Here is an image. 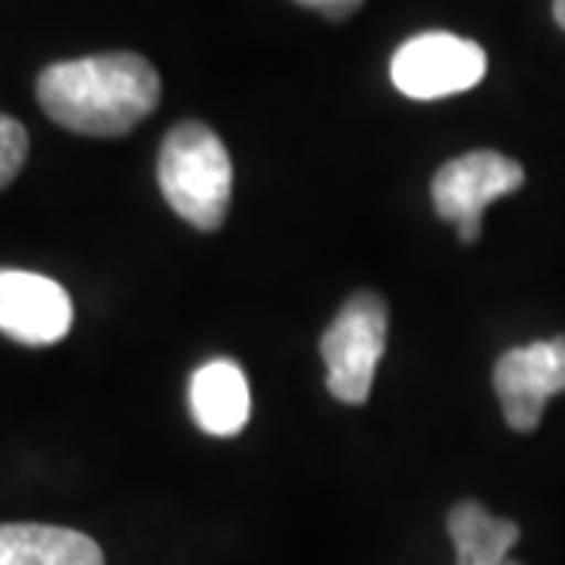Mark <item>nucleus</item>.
Here are the masks:
<instances>
[{
	"label": "nucleus",
	"mask_w": 565,
	"mask_h": 565,
	"mask_svg": "<svg viewBox=\"0 0 565 565\" xmlns=\"http://www.w3.org/2000/svg\"><path fill=\"white\" fill-rule=\"evenodd\" d=\"M35 92L41 110L63 129L117 139L154 114L161 76L139 54H95L47 66Z\"/></svg>",
	"instance_id": "nucleus-1"
},
{
	"label": "nucleus",
	"mask_w": 565,
	"mask_h": 565,
	"mask_svg": "<svg viewBox=\"0 0 565 565\" xmlns=\"http://www.w3.org/2000/svg\"><path fill=\"white\" fill-rule=\"evenodd\" d=\"M158 182L167 204L202 233L221 230L233 199V161L221 136L199 120L167 132L158 158Z\"/></svg>",
	"instance_id": "nucleus-2"
},
{
	"label": "nucleus",
	"mask_w": 565,
	"mask_h": 565,
	"mask_svg": "<svg viewBox=\"0 0 565 565\" xmlns=\"http://www.w3.org/2000/svg\"><path fill=\"white\" fill-rule=\"evenodd\" d=\"M386 349V302L377 292L349 296L323 330L321 355L327 390L345 405H364Z\"/></svg>",
	"instance_id": "nucleus-3"
},
{
	"label": "nucleus",
	"mask_w": 565,
	"mask_h": 565,
	"mask_svg": "<svg viewBox=\"0 0 565 565\" xmlns=\"http://www.w3.org/2000/svg\"><path fill=\"white\" fill-rule=\"evenodd\" d=\"M522 182H525L522 163L505 158L500 151L478 148L437 170V177L430 182V199L446 223H456L459 239L475 243L484 233L481 221H484L487 204L512 195L515 189H522Z\"/></svg>",
	"instance_id": "nucleus-4"
},
{
	"label": "nucleus",
	"mask_w": 565,
	"mask_h": 565,
	"mask_svg": "<svg viewBox=\"0 0 565 565\" xmlns=\"http://www.w3.org/2000/svg\"><path fill=\"white\" fill-rule=\"evenodd\" d=\"M487 54L478 41L459 39L452 32H424L393 54L390 76L405 98L437 102L475 88L484 79Z\"/></svg>",
	"instance_id": "nucleus-5"
},
{
	"label": "nucleus",
	"mask_w": 565,
	"mask_h": 565,
	"mask_svg": "<svg viewBox=\"0 0 565 565\" xmlns=\"http://www.w3.org/2000/svg\"><path fill=\"white\" fill-rule=\"evenodd\" d=\"M493 390L512 430H537L546 399L565 390V333L503 352L493 367Z\"/></svg>",
	"instance_id": "nucleus-6"
},
{
	"label": "nucleus",
	"mask_w": 565,
	"mask_h": 565,
	"mask_svg": "<svg viewBox=\"0 0 565 565\" xmlns=\"http://www.w3.org/2000/svg\"><path fill=\"white\" fill-rule=\"evenodd\" d=\"M73 327V302L61 282L32 270H0V333L22 345H54Z\"/></svg>",
	"instance_id": "nucleus-7"
},
{
	"label": "nucleus",
	"mask_w": 565,
	"mask_h": 565,
	"mask_svg": "<svg viewBox=\"0 0 565 565\" xmlns=\"http://www.w3.org/2000/svg\"><path fill=\"white\" fill-rule=\"evenodd\" d=\"M192 418L211 437H236L248 424L252 396L243 367L230 359H214L192 374L189 386Z\"/></svg>",
	"instance_id": "nucleus-8"
},
{
	"label": "nucleus",
	"mask_w": 565,
	"mask_h": 565,
	"mask_svg": "<svg viewBox=\"0 0 565 565\" xmlns=\"http://www.w3.org/2000/svg\"><path fill=\"white\" fill-rule=\"evenodd\" d=\"M0 565H104V553L73 527L0 525Z\"/></svg>",
	"instance_id": "nucleus-9"
},
{
	"label": "nucleus",
	"mask_w": 565,
	"mask_h": 565,
	"mask_svg": "<svg viewBox=\"0 0 565 565\" xmlns=\"http://www.w3.org/2000/svg\"><path fill=\"white\" fill-rule=\"evenodd\" d=\"M446 527L456 544L459 565H522L509 559V550L519 544V525L490 515L475 500L452 505Z\"/></svg>",
	"instance_id": "nucleus-10"
},
{
	"label": "nucleus",
	"mask_w": 565,
	"mask_h": 565,
	"mask_svg": "<svg viewBox=\"0 0 565 565\" xmlns=\"http://www.w3.org/2000/svg\"><path fill=\"white\" fill-rule=\"evenodd\" d=\"M29 158V132L20 120L0 114V189L17 180L22 163Z\"/></svg>",
	"instance_id": "nucleus-11"
},
{
	"label": "nucleus",
	"mask_w": 565,
	"mask_h": 565,
	"mask_svg": "<svg viewBox=\"0 0 565 565\" xmlns=\"http://www.w3.org/2000/svg\"><path fill=\"white\" fill-rule=\"evenodd\" d=\"M296 3H302L308 10H318L327 20H345L362 7V0H296Z\"/></svg>",
	"instance_id": "nucleus-12"
},
{
	"label": "nucleus",
	"mask_w": 565,
	"mask_h": 565,
	"mask_svg": "<svg viewBox=\"0 0 565 565\" xmlns=\"http://www.w3.org/2000/svg\"><path fill=\"white\" fill-rule=\"evenodd\" d=\"M553 17H556L559 29L565 32V0H553Z\"/></svg>",
	"instance_id": "nucleus-13"
}]
</instances>
